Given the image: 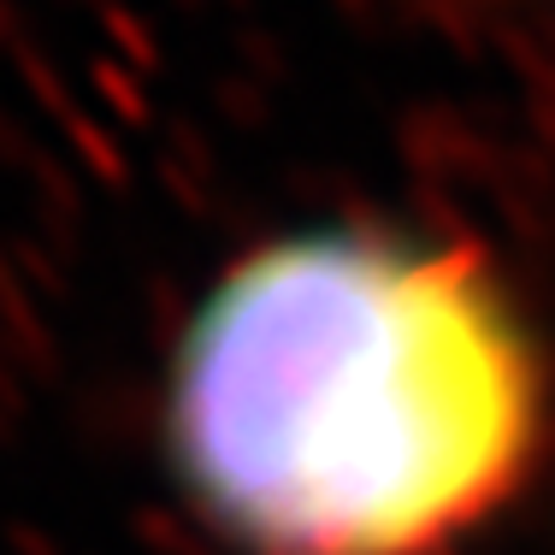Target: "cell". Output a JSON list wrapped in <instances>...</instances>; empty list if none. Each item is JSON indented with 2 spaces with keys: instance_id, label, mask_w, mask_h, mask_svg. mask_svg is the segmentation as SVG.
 Instances as JSON below:
<instances>
[{
  "instance_id": "cell-1",
  "label": "cell",
  "mask_w": 555,
  "mask_h": 555,
  "mask_svg": "<svg viewBox=\"0 0 555 555\" xmlns=\"http://www.w3.org/2000/svg\"><path fill=\"white\" fill-rule=\"evenodd\" d=\"M166 443L243 555H443L532 473L544 361L467 248L296 231L190 313Z\"/></svg>"
}]
</instances>
